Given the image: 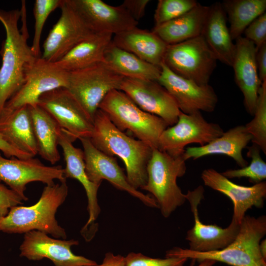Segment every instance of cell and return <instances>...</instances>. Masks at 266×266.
<instances>
[{
	"mask_svg": "<svg viewBox=\"0 0 266 266\" xmlns=\"http://www.w3.org/2000/svg\"><path fill=\"white\" fill-rule=\"evenodd\" d=\"M26 10L25 6L21 11L0 9V22L6 35L0 51V115L6 102L24 84L25 66L36 57L27 42Z\"/></svg>",
	"mask_w": 266,
	"mask_h": 266,
	"instance_id": "6da1fadb",
	"label": "cell"
},
{
	"mask_svg": "<svg viewBox=\"0 0 266 266\" xmlns=\"http://www.w3.org/2000/svg\"><path fill=\"white\" fill-rule=\"evenodd\" d=\"M90 139L103 153L120 158L124 163L129 182L135 189H142L147 180V166L153 149L144 142L126 134L107 115L98 109L93 120Z\"/></svg>",
	"mask_w": 266,
	"mask_h": 266,
	"instance_id": "7a4b0ae2",
	"label": "cell"
},
{
	"mask_svg": "<svg viewBox=\"0 0 266 266\" xmlns=\"http://www.w3.org/2000/svg\"><path fill=\"white\" fill-rule=\"evenodd\" d=\"M68 190L66 181L46 185L35 204L13 206L6 216L0 218V232L25 233L35 230L66 239V232L58 224L55 214L67 197Z\"/></svg>",
	"mask_w": 266,
	"mask_h": 266,
	"instance_id": "3957f363",
	"label": "cell"
},
{
	"mask_svg": "<svg viewBox=\"0 0 266 266\" xmlns=\"http://www.w3.org/2000/svg\"><path fill=\"white\" fill-rule=\"evenodd\" d=\"M266 234V216L246 215L239 225L235 239L225 248L199 252L188 248L173 247L166 253V258H187L200 262L205 260L220 262L232 266H266L259 244Z\"/></svg>",
	"mask_w": 266,
	"mask_h": 266,
	"instance_id": "277c9868",
	"label": "cell"
},
{
	"mask_svg": "<svg viewBox=\"0 0 266 266\" xmlns=\"http://www.w3.org/2000/svg\"><path fill=\"white\" fill-rule=\"evenodd\" d=\"M185 162L183 155L172 156L158 149L153 150L147 166V182L142 190L152 195L165 218L187 201L177 183V178L186 173Z\"/></svg>",
	"mask_w": 266,
	"mask_h": 266,
	"instance_id": "5b68a950",
	"label": "cell"
},
{
	"mask_svg": "<svg viewBox=\"0 0 266 266\" xmlns=\"http://www.w3.org/2000/svg\"><path fill=\"white\" fill-rule=\"evenodd\" d=\"M98 109L120 130L130 131L153 149H158L161 134L169 127L162 118L142 110L119 90L109 92Z\"/></svg>",
	"mask_w": 266,
	"mask_h": 266,
	"instance_id": "8992f818",
	"label": "cell"
},
{
	"mask_svg": "<svg viewBox=\"0 0 266 266\" xmlns=\"http://www.w3.org/2000/svg\"><path fill=\"white\" fill-rule=\"evenodd\" d=\"M68 75V72L56 62L41 57L34 58L25 66L24 84L6 102L0 118L25 106H36L43 94L57 88H66Z\"/></svg>",
	"mask_w": 266,
	"mask_h": 266,
	"instance_id": "52a82bcc",
	"label": "cell"
},
{
	"mask_svg": "<svg viewBox=\"0 0 266 266\" xmlns=\"http://www.w3.org/2000/svg\"><path fill=\"white\" fill-rule=\"evenodd\" d=\"M124 77L105 62L68 72L66 89L83 108L93 122L99 106L113 90H120Z\"/></svg>",
	"mask_w": 266,
	"mask_h": 266,
	"instance_id": "ba28073f",
	"label": "cell"
},
{
	"mask_svg": "<svg viewBox=\"0 0 266 266\" xmlns=\"http://www.w3.org/2000/svg\"><path fill=\"white\" fill-rule=\"evenodd\" d=\"M217 62L201 35L168 45L163 60L173 72L200 85L209 84Z\"/></svg>",
	"mask_w": 266,
	"mask_h": 266,
	"instance_id": "9c48e42d",
	"label": "cell"
},
{
	"mask_svg": "<svg viewBox=\"0 0 266 266\" xmlns=\"http://www.w3.org/2000/svg\"><path fill=\"white\" fill-rule=\"evenodd\" d=\"M224 132L219 124L207 122L200 111L189 114L180 111L176 123L168 127L161 134L158 149L172 156H180L187 145L198 143L203 146Z\"/></svg>",
	"mask_w": 266,
	"mask_h": 266,
	"instance_id": "30bf717a",
	"label": "cell"
},
{
	"mask_svg": "<svg viewBox=\"0 0 266 266\" xmlns=\"http://www.w3.org/2000/svg\"><path fill=\"white\" fill-rule=\"evenodd\" d=\"M61 16L53 25L43 44L41 57L56 62L77 44L94 33L69 0H63Z\"/></svg>",
	"mask_w": 266,
	"mask_h": 266,
	"instance_id": "8fae6325",
	"label": "cell"
},
{
	"mask_svg": "<svg viewBox=\"0 0 266 266\" xmlns=\"http://www.w3.org/2000/svg\"><path fill=\"white\" fill-rule=\"evenodd\" d=\"M37 105L53 117L73 142L81 137H91L93 122L66 88L45 93L39 98Z\"/></svg>",
	"mask_w": 266,
	"mask_h": 266,
	"instance_id": "7c38bea8",
	"label": "cell"
},
{
	"mask_svg": "<svg viewBox=\"0 0 266 266\" xmlns=\"http://www.w3.org/2000/svg\"><path fill=\"white\" fill-rule=\"evenodd\" d=\"M79 139L83 148L85 171L90 181L100 186L102 180H106L116 189L126 191L139 199L145 205L159 208L157 201L152 196L144 194L131 185L114 157L96 148L89 137H81Z\"/></svg>",
	"mask_w": 266,
	"mask_h": 266,
	"instance_id": "4fadbf2b",
	"label": "cell"
},
{
	"mask_svg": "<svg viewBox=\"0 0 266 266\" xmlns=\"http://www.w3.org/2000/svg\"><path fill=\"white\" fill-rule=\"evenodd\" d=\"M204 192L203 187L200 185L192 191L188 190L185 194L194 220L193 227L187 232L186 239L188 242L189 249L199 252L225 248L236 238L240 225L233 219L226 228L215 224L202 223L199 217L198 206L204 199Z\"/></svg>",
	"mask_w": 266,
	"mask_h": 266,
	"instance_id": "5bb4252c",
	"label": "cell"
},
{
	"mask_svg": "<svg viewBox=\"0 0 266 266\" xmlns=\"http://www.w3.org/2000/svg\"><path fill=\"white\" fill-rule=\"evenodd\" d=\"M120 90L142 110L162 118L168 126L177 122L180 112L177 104L157 81L124 78Z\"/></svg>",
	"mask_w": 266,
	"mask_h": 266,
	"instance_id": "9a60e30c",
	"label": "cell"
},
{
	"mask_svg": "<svg viewBox=\"0 0 266 266\" xmlns=\"http://www.w3.org/2000/svg\"><path fill=\"white\" fill-rule=\"evenodd\" d=\"M56 179L60 182L66 181L61 166H47L33 157L9 159L0 153V181L7 185L24 201L28 199L24 192L29 183L39 181L50 185L54 184Z\"/></svg>",
	"mask_w": 266,
	"mask_h": 266,
	"instance_id": "2e32d148",
	"label": "cell"
},
{
	"mask_svg": "<svg viewBox=\"0 0 266 266\" xmlns=\"http://www.w3.org/2000/svg\"><path fill=\"white\" fill-rule=\"evenodd\" d=\"M157 81L164 86L175 100L181 112L192 114L198 111L213 112L218 99L209 84L200 85L183 78L171 71L163 63Z\"/></svg>",
	"mask_w": 266,
	"mask_h": 266,
	"instance_id": "e0dca14e",
	"label": "cell"
},
{
	"mask_svg": "<svg viewBox=\"0 0 266 266\" xmlns=\"http://www.w3.org/2000/svg\"><path fill=\"white\" fill-rule=\"evenodd\" d=\"M79 244L74 239L66 240L52 238L43 232L31 231L25 233L20 247L21 257L29 260L49 259L55 266H90L95 261L74 254L71 247Z\"/></svg>",
	"mask_w": 266,
	"mask_h": 266,
	"instance_id": "ac0fdd59",
	"label": "cell"
},
{
	"mask_svg": "<svg viewBox=\"0 0 266 266\" xmlns=\"http://www.w3.org/2000/svg\"><path fill=\"white\" fill-rule=\"evenodd\" d=\"M200 177L205 186L229 198L233 205L232 219L240 224L247 211L253 207L262 208L266 197V182L251 186L235 184L212 168L205 169Z\"/></svg>",
	"mask_w": 266,
	"mask_h": 266,
	"instance_id": "d6986e66",
	"label": "cell"
},
{
	"mask_svg": "<svg viewBox=\"0 0 266 266\" xmlns=\"http://www.w3.org/2000/svg\"><path fill=\"white\" fill-rule=\"evenodd\" d=\"M71 4L95 33L112 34L137 27L138 22L120 5L114 6L101 0H69Z\"/></svg>",
	"mask_w": 266,
	"mask_h": 266,
	"instance_id": "ffe728a7",
	"label": "cell"
},
{
	"mask_svg": "<svg viewBox=\"0 0 266 266\" xmlns=\"http://www.w3.org/2000/svg\"><path fill=\"white\" fill-rule=\"evenodd\" d=\"M235 41V52L232 67L235 83L243 96L245 109L253 116L262 83L256 63L257 48L252 42L242 36Z\"/></svg>",
	"mask_w": 266,
	"mask_h": 266,
	"instance_id": "44dd1931",
	"label": "cell"
},
{
	"mask_svg": "<svg viewBox=\"0 0 266 266\" xmlns=\"http://www.w3.org/2000/svg\"><path fill=\"white\" fill-rule=\"evenodd\" d=\"M73 142L69 136L61 129L58 135V144L63 149L66 162V167L63 168L64 176L66 179L77 180L83 185L88 199L89 219L82 230L85 231L96 220L100 212L98 200V192L100 186L89 179L85 171L83 151L74 147Z\"/></svg>",
	"mask_w": 266,
	"mask_h": 266,
	"instance_id": "7402d4cb",
	"label": "cell"
},
{
	"mask_svg": "<svg viewBox=\"0 0 266 266\" xmlns=\"http://www.w3.org/2000/svg\"><path fill=\"white\" fill-rule=\"evenodd\" d=\"M251 139L244 125H238L203 146L186 148L183 155L187 161L211 155H225L232 158L239 166L243 167L248 165V162L243 157L242 150Z\"/></svg>",
	"mask_w": 266,
	"mask_h": 266,
	"instance_id": "603a6c76",
	"label": "cell"
},
{
	"mask_svg": "<svg viewBox=\"0 0 266 266\" xmlns=\"http://www.w3.org/2000/svg\"><path fill=\"white\" fill-rule=\"evenodd\" d=\"M222 3L209 6L201 35L217 61L232 66L235 52Z\"/></svg>",
	"mask_w": 266,
	"mask_h": 266,
	"instance_id": "cb8c5ba5",
	"label": "cell"
},
{
	"mask_svg": "<svg viewBox=\"0 0 266 266\" xmlns=\"http://www.w3.org/2000/svg\"><path fill=\"white\" fill-rule=\"evenodd\" d=\"M112 43L142 60L161 67L167 44L152 31L138 28L114 34Z\"/></svg>",
	"mask_w": 266,
	"mask_h": 266,
	"instance_id": "d4e9b609",
	"label": "cell"
},
{
	"mask_svg": "<svg viewBox=\"0 0 266 266\" xmlns=\"http://www.w3.org/2000/svg\"><path fill=\"white\" fill-rule=\"evenodd\" d=\"M209 6L198 3L180 16L158 26L152 31L167 45L179 43L201 35Z\"/></svg>",
	"mask_w": 266,
	"mask_h": 266,
	"instance_id": "484cf974",
	"label": "cell"
},
{
	"mask_svg": "<svg viewBox=\"0 0 266 266\" xmlns=\"http://www.w3.org/2000/svg\"><path fill=\"white\" fill-rule=\"evenodd\" d=\"M113 36V34L107 32L94 33L77 44L56 63L69 72L104 62L105 52Z\"/></svg>",
	"mask_w": 266,
	"mask_h": 266,
	"instance_id": "4316f807",
	"label": "cell"
},
{
	"mask_svg": "<svg viewBox=\"0 0 266 266\" xmlns=\"http://www.w3.org/2000/svg\"><path fill=\"white\" fill-rule=\"evenodd\" d=\"M0 134L17 149L33 157L38 154L29 106L0 117Z\"/></svg>",
	"mask_w": 266,
	"mask_h": 266,
	"instance_id": "83f0119b",
	"label": "cell"
},
{
	"mask_svg": "<svg viewBox=\"0 0 266 266\" xmlns=\"http://www.w3.org/2000/svg\"><path fill=\"white\" fill-rule=\"evenodd\" d=\"M104 61L124 78L157 81L161 72V67L118 47L112 41L105 52Z\"/></svg>",
	"mask_w": 266,
	"mask_h": 266,
	"instance_id": "f1b7e54d",
	"label": "cell"
},
{
	"mask_svg": "<svg viewBox=\"0 0 266 266\" xmlns=\"http://www.w3.org/2000/svg\"><path fill=\"white\" fill-rule=\"evenodd\" d=\"M38 154L52 165L60 159L58 135L61 128L53 117L37 105L29 106Z\"/></svg>",
	"mask_w": 266,
	"mask_h": 266,
	"instance_id": "f546056e",
	"label": "cell"
},
{
	"mask_svg": "<svg viewBox=\"0 0 266 266\" xmlns=\"http://www.w3.org/2000/svg\"><path fill=\"white\" fill-rule=\"evenodd\" d=\"M221 3L233 40L241 36L249 25L266 9V0H226Z\"/></svg>",
	"mask_w": 266,
	"mask_h": 266,
	"instance_id": "4dcf8cb0",
	"label": "cell"
},
{
	"mask_svg": "<svg viewBox=\"0 0 266 266\" xmlns=\"http://www.w3.org/2000/svg\"><path fill=\"white\" fill-rule=\"evenodd\" d=\"M252 120L244 125L251 137V142L266 154V81L259 91L256 107Z\"/></svg>",
	"mask_w": 266,
	"mask_h": 266,
	"instance_id": "1f68e13d",
	"label": "cell"
},
{
	"mask_svg": "<svg viewBox=\"0 0 266 266\" xmlns=\"http://www.w3.org/2000/svg\"><path fill=\"white\" fill-rule=\"evenodd\" d=\"M247 148L246 155L251 159L250 164L239 169L227 170L221 174L228 179L245 177L255 184L263 182L266 178V163L261 157V150L253 143Z\"/></svg>",
	"mask_w": 266,
	"mask_h": 266,
	"instance_id": "d6a6232c",
	"label": "cell"
},
{
	"mask_svg": "<svg viewBox=\"0 0 266 266\" xmlns=\"http://www.w3.org/2000/svg\"><path fill=\"white\" fill-rule=\"evenodd\" d=\"M63 0H36L33 12L35 20L34 31L31 50L36 57H41L40 42L44 25L50 14L60 8Z\"/></svg>",
	"mask_w": 266,
	"mask_h": 266,
	"instance_id": "836d02e7",
	"label": "cell"
},
{
	"mask_svg": "<svg viewBox=\"0 0 266 266\" xmlns=\"http://www.w3.org/2000/svg\"><path fill=\"white\" fill-rule=\"evenodd\" d=\"M198 2L195 0H159L154 15L155 26L174 19L187 12Z\"/></svg>",
	"mask_w": 266,
	"mask_h": 266,
	"instance_id": "e575fe53",
	"label": "cell"
},
{
	"mask_svg": "<svg viewBox=\"0 0 266 266\" xmlns=\"http://www.w3.org/2000/svg\"><path fill=\"white\" fill-rule=\"evenodd\" d=\"M187 258H153L140 253L130 252L125 257V266H184Z\"/></svg>",
	"mask_w": 266,
	"mask_h": 266,
	"instance_id": "d590c367",
	"label": "cell"
},
{
	"mask_svg": "<svg viewBox=\"0 0 266 266\" xmlns=\"http://www.w3.org/2000/svg\"><path fill=\"white\" fill-rule=\"evenodd\" d=\"M244 37L252 42L257 49L266 43V13L265 12L246 28Z\"/></svg>",
	"mask_w": 266,
	"mask_h": 266,
	"instance_id": "8d00e7d4",
	"label": "cell"
},
{
	"mask_svg": "<svg viewBox=\"0 0 266 266\" xmlns=\"http://www.w3.org/2000/svg\"><path fill=\"white\" fill-rule=\"evenodd\" d=\"M23 199L14 191L0 184V218L6 216L9 209L23 203Z\"/></svg>",
	"mask_w": 266,
	"mask_h": 266,
	"instance_id": "74e56055",
	"label": "cell"
},
{
	"mask_svg": "<svg viewBox=\"0 0 266 266\" xmlns=\"http://www.w3.org/2000/svg\"><path fill=\"white\" fill-rule=\"evenodd\" d=\"M149 0H125L121 5L135 21H138L145 15Z\"/></svg>",
	"mask_w": 266,
	"mask_h": 266,
	"instance_id": "f35d334b",
	"label": "cell"
},
{
	"mask_svg": "<svg viewBox=\"0 0 266 266\" xmlns=\"http://www.w3.org/2000/svg\"><path fill=\"white\" fill-rule=\"evenodd\" d=\"M0 151H1L4 156L7 158L10 157H16L19 159H26L34 157L30 154L23 152L13 147L5 140L0 134Z\"/></svg>",
	"mask_w": 266,
	"mask_h": 266,
	"instance_id": "ab89813d",
	"label": "cell"
},
{
	"mask_svg": "<svg viewBox=\"0 0 266 266\" xmlns=\"http://www.w3.org/2000/svg\"><path fill=\"white\" fill-rule=\"evenodd\" d=\"M256 59L259 77L263 83L266 81V43L257 49Z\"/></svg>",
	"mask_w": 266,
	"mask_h": 266,
	"instance_id": "60d3db41",
	"label": "cell"
},
{
	"mask_svg": "<svg viewBox=\"0 0 266 266\" xmlns=\"http://www.w3.org/2000/svg\"><path fill=\"white\" fill-rule=\"evenodd\" d=\"M125 257L120 255H115L109 252L105 254L101 264H97L90 266H125Z\"/></svg>",
	"mask_w": 266,
	"mask_h": 266,
	"instance_id": "b9f144b4",
	"label": "cell"
},
{
	"mask_svg": "<svg viewBox=\"0 0 266 266\" xmlns=\"http://www.w3.org/2000/svg\"><path fill=\"white\" fill-rule=\"evenodd\" d=\"M260 253L265 260L266 261V239L262 240L259 244Z\"/></svg>",
	"mask_w": 266,
	"mask_h": 266,
	"instance_id": "7bdbcfd3",
	"label": "cell"
},
{
	"mask_svg": "<svg viewBox=\"0 0 266 266\" xmlns=\"http://www.w3.org/2000/svg\"><path fill=\"white\" fill-rule=\"evenodd\" d=\"M216 263V262L213 260H205L200 262L198 266H213Z\"/></svg>",
	"mask_w": 266,
	"mask_h": 266,
	"instance_id": "ee69618b",
	"label": "cell"
}]
</instances>
